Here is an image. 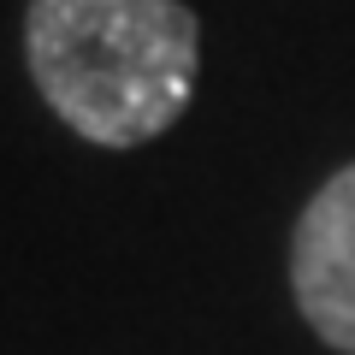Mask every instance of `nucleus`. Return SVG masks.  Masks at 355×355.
I'll return each mask as SVG.
<instances>
[{
	"instance_id": "2",
	"label": "nucleus",
	"mask_w": 355,
	"mask_h": 355,
	"mask_svg": "<svg viewBox=\"0 0 355 355\" xmlns=\"http://www.w3.org/2000/svg\"><path fill=\"white\" fill-rule=\"evenodd\" d=\"M291 291L314 338L355 355V166L331 172L296 219Z\"/></svg>"
},
{
	"instance_id": "1",
	"label": "nucleus",
	"mask_w": 355,
	"mask_h": 355,
	"mask_svg": "<svg viewBox=\"0 0 355 355\" xmlns=\"http://www.w3.org/2000/svg\"><path fill=\"white\" fill-rule=\"evenodd\" d=\"M24 53L77 137L137 148L190 107L202 24L184 0H30Z\"/></svg>"
}]
</instances>
